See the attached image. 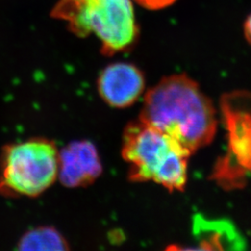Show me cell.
Returning <instances> with one entry per match:
<instances>
[{
    "mask_svg": "<svg viewBox=\"0 0 251 251\" xmlns=\"http://www.w3.org/2000/svg\"><path fill=\"white\" fill-rule=\"evenodd\" d=\"M140 6L150 10L165 9L174 4L177 0H135Z\"/></svg>",
    "mask_w": 251,
    "mask_h": 251,
    "instance_id": "cell-10",
    "label": "cell"
},
{
    "mask_svg": "<svg viewBox=\"0 0 251 251\" xmlns=\"http://www.w3.org/2000/svg\"><path fill=\"white\" fill-rule=\"evenodd\" d=\"M22 251H66L68 245L63 235L50 227H40L24 235L19 242Z\"/></svg>",
    "mask_w": 251,
    "mask_h": 251,
    "instance_id": "cell-9",
    "label": "cell"
},
{
    "mask_svg": "<svg viewBox=\"0 0 251 251\" xmlns=\"http://www.w3.org/2000/svg\"><path fill=\"white\" fill-rule=\"evenodd\" d=\"M51 16L64 21L75 36L94 33L105 55L128 50L139 37L131 0H60Z\"/></svg>",
    "mask_w": 251,
    "mask_h": 251,
    "instance_id": "cell-3",
    "label": "cell"
},
{
    "mask_svg": "<svg viewBox=\"0 0 251 251\" xmlns=\"http://www.w3.org/2000/svg\"><path fill=\"white\" fill-rule=\"evenodd\" d=\"M101 171L97 149L88 141L74 142L59 152L58 178L67 187L91 184Z\"/></svg>",
    "mask_w": 251,
    "mask_h": 251,
    "instance_id": "cell-6",
    "label": "cell"
},
{
    "mask_svg": "<svg viewBox=\"0 0 251 251\" xmlns=\"http://www.w3.org/2000/svg\"><path fill=\"white\" fill-rule=\"evenodd\" d=\"M244 34H245V36H246L248 42L251 45V13L245 21Z\"/></svg>",
    "mask_w": 251,
    "mask_h": 251,
    "instance_id": "cell-11",
    "label": "cell"
},
{
    "mask_svg": "<svg viewBox=\"0 0 251 251\" xmlns=\"http://www.w3.org/2000/svg\"><path fill=\"white\" fill-rule=\"evenodd\" d=\"M195 233L203 250H242L245 242L233 224L226 221H208L201 216L195 219Z\"/></svg>",
    "mask_w": 251,
    "mask_h": 251,
    "instance_id": "cell-8",
    "label": "cell"
},
{
    "mask_svg": "<svg viewBox=\"0 0 251 251\" xmlns=\"http://www.w3.org/2000/svg\"><path fill=\"white\" fill-rule=\"evenodd\" d=\"M59 151L46 139L11 144L2 155L0 192L33 198L50 188L59 175Z\"/></svg>",
    "mask_w": 251,
    "mask_h": 251,
    "instance_id": "cell-4",
    "label": "cell"
},
{
    "mask_svg": "<svg viewBox=\"0 0 251 251\" xmlns=\"http://www.w3.org/2000/svg\"><path fill=\"white\" fill-rule=\"evenodd\" d=\"M224 114L230 131V158L234 166L251 170V112L233 105L225 98Z\"/></svg>",
    "mask_w": 251,
    "mask_h": 251,
    "instance_id": "cell-7",
    "label": "cell"
},
{
    "mask_svg": "<svg viewBox=\"0 0 251 251\" xmlns=\"http://www.w3.org/2000/svg\"><path fill=\"white\" fill-rule=\"evenodd\" d=\"M191 154L175 140L142 120L129 124L124 132L122 156L133 181L152 180L171 192L182 191Z\"/></svg>",
    "mask_w": 251,
    "mask_h": 251,
    "instance_id": "cell-2",
    "label": "cell"
},
{
    "mask_svg": "<svg viewBox=\"0 0 251 251\" xmlns=\"http://www.w3.org/2000/svg\"><path fill=\"white\" fill-rule=\"evenodd\" d=\"M140 120L192 153L212 142L218 125L213 102L184 74L165 77L145 94Z\"/></svg>",
    "mask_w": 251,
    "mask_h": 251,
    "instance_id": "cell-1",
    "label": "cell"
},
{
    "mask_svg": "<svg viewBox=\"0 0 251 251\" xmlns=\"http://www.w3.org/2000/svg\"><path fill=\"white\" fill-rule=\"evenodd\" d=\"M145 79L133 64H110L100 73L98 80L100 95L109 105L125 108L133 104L144 93Z\"/></svg>",
    "mask_w": 251,
    "mask_h": 251,
    "instance_id": "cell-5",
    "label": "cell"
}]
</instances>
